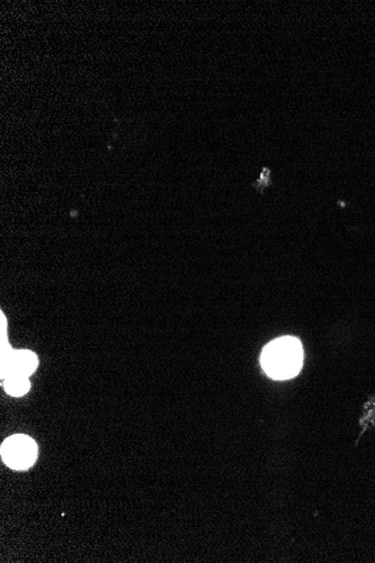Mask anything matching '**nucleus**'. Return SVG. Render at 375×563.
Listing matches in <instances>:
<instances>
[{
  "label": "nucleus",
  "instance_id": "f03ea898",
  "mask_svg": "<svg viewBox=\"0 0 375 563\" xmlns=\"http://www.w3.org/2000/svg\"><path fill=\"white\" fill-rule=\"evenodd\" d=\"M0 451L3 463L13 470H26L38 459V444L32 437L23 434L5 440Z\"/></svg>",
  "mask_w": 375,
  "mask_h": 563
},
{
  "label": "nucleus",
  "instance_id": "20e7f679",
  "mask_svg": "<svg viewBox=\"0 0 375 563\" xmlns=\"http://www.w3.org/2000/svg\"><path fill=\"white\" fill-rule=\"evenodd\" d=\"M3 380H5L3 384H5L6 393L13 397H22V396L26 395L31 388L29 377L8 375Z\"/></svg>",
  "mask_w": 375,
  "mask_h": 563
},
{
  "label": "nucleus",
  "instance_id": "f257e3e1",
  "mask_svg": "<svg viewBox=\"0 0 375 563\" xmlns=\"http://www.w3.org/2000/svg\"><path fill=\"white\" fill-rule=\"evenodd\" d=\"M303 350L300 341L291 336L277 338L263 350L261 364L271 378H293L303 367Z\"/></svg>",
  "mask_w": 375,
  "mask_h": 563
},
{
  "label": "nucleus",
  "instance_id": "39448f33",
  "mask_svg": "<svg viewBox=\"0 0 375 563\" xmlns=\"http://www.w3.org/2000/svg\"><path fill=\"white\" fill-rule=\"evenodd\" d=\"M270 174H271V172H270V169L268 168L263 169V172L262 174H261L260 179L257 180V183H255V186H257V188H260V189L266 187V186H270V183H271V179H270Z\"/></svg>",
  "mask_w": 375,
  "mask_h": 563
},
{
  "label": "nucleus",
  "instance_id": "7ed1b4c3",
  "mask_svg": "<svg viewBox=\"0 0 375 563\" xmlns=\"http://www.w3.org/2000/svg\"><path fill=\"white\" fill-rule=\"evenodd\" d=\"M38 366V356L32 351L29 350L13 351L6 363L1 366V377L3 379L8 375L29 377L33 375Z\"/></svg>",
  "mask_w": 375,
  "mask_h": 563
}]
</instances>
